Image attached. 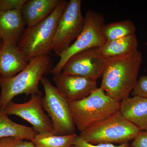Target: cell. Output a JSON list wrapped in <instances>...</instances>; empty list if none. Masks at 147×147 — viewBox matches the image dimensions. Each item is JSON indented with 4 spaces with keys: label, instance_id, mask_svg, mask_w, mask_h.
I'll return each instance as SVG.
<instances>
[{
    "label": "cell",
    "instance_id": "24",
    "mask_svg": "<svg viewBox=\"0 0 147 147\" xmlns=\"http://www.w3.org/2000/svg\"><path fill=\"white\" fill-rule=\"evenodd\" d=\"M130 147H147V131H139L133 139Z\"/></svg>",
    "mask_w": 147,
    "mask_h": 147
},
{
    "label": "cell",
    "instance_id": "12",
    "mask_svg": "<svg viewBox=\"0 0 147 147\" xmlns=\"http://www.w3.org/2000/svg\"><path fill=\"white\" fill-rule=\"evenodd\" d=\"M29 62L18 45L3 42L0 48V76L4 78L13 77L22 71Z\"/></svg>",
    "mask_w": 147,
    "mask_h": 147
},
{
    "label": "cell",
    "instance_id": "7",
    "mask_svg": "<svg viewBox=\"0 0 147 147\" xmlns=\"http://www.w3.org/2000/svg\"><path fill=\"white\" fill-rule=\"evenodd\" d=\"M40 83L45 92L42 98V107L52 121L53 134L64 136L76 134L69 103L45 76Z\"/></svg>",
    "mask_w": 147,
    "mask_h": 147
},
{
    "label": "cell",
    "instance_id": "2",
    "mask_svg": "<svg viewBox=\"0 0 147 147\" xmlns=\"http://www.w3.org/2000/svg\"><path fill=\"white\" fill-rule=\"evenodd\" d=\"M52 62L49 55L36 57L29 61L19 73L11 78L0 76V108L3 109L16 96L43 95L38 86L42 77L50 72Z\"/></svg>",
    "mask_w": 147,
    "mask_h": 147
},
{
    "label": "cell",
    "instance_id": "15",
    "mask_svg": "<svg viewBox=\"0 0 147 147\" xmlns=\"http://www.w3.org/2000/svg\"><path fill=\"white\" fill-rule=\"evenodd\" d=\"M60 0H27L21 10L27 27L41 22L52 13Z\"/></svg>",
    "mask_w": 147,
    "mask_h": 147
},
{
    "label": "cell",
    "instance_id": "16",
    "mask_svg": "<svg viewBox=\"0 0 147 147\" xmlns=\"http://www.w3.org/2000/svg\"><path fill=\"white\" fill-rule=\"evenodd\" d=\"M138 46L139 41L135 34L107 41L98 48L102 56L108 59L133 53L138 50Z\"/></svg>",
    "mask_w": 147,
    "mask_h": 147
},
{
    "label": "cell",
    "instance_id": "6",
    "mask_svg": "<svg viewBox=\"0 0 147 147\" xmlns=\"http://www.w3.org/2000/svg\"><path fill=\"white\" fill-rule=\"evenodd\" d=\"M84 17L85 25L82 32L71 46L59 55V61L50 70L53 76L61 72L66 63L73 55L91 48L101 47L107 42L102 31L105 24L103 15L88 10Z\"/></svg>",
    "mask_w": 147,
    "mask_h": 147
},
{
    "label": "cell",
    "instance_id": "11",
    "mask_svg": "<svg viewBox=\"0 0 147 147\" xmlns=\"http://www.w3.org/2000/svg\"><path fill=\"white\" fill-rule=\"evenodd\" d=\"M53 80L60 93L70 103L88 96L97 88L96 81L61 72Z\"/></svg>",
    "mask_w": 147,
    "mask_h": 147
},
{
    "label": "cell",
    "instance_id": "21",
    "mask_svg": "<svg viewBox=\"0 0 147 147\" xmlns=\"http://www.w3.org/2000/svg\"><path fill=\"white\" fill-rule=\"evenodd\" d=\"M71 147H130V146L128 143L118 145L105 143L93 144L84 141L79 136H77L74 140Z\"/></svg>",
    "mask_w": 147,
    "mask_h": 147
},
{
    "label": "cell",
    "instance_id": "19",
    "mask_svg": "<svg viewBox=\"0 0 147 147\" xmlns=\"http://www.w3.org/2000/svg\"><path fill=\"white\" fill-rule=\"evenodd\" d=\"M77 134L59 136L53 134H37L31 140L34 147H71Z\"/></svg>",
    "mask_w": 147,
    "mask_h": 147
},
{
    "label": "cell",
    "instance_id": "22",
    "mask_svg": "<svg viewBox=\"0 0 147 147\" xmlns=\"http://www.w3.org/2000/svg\"><path fill=\"white\" fill-rule=\"evenodd\" d=\"M132 96L147 98V76H140L134 90L131 93Z\"/></svg>",
    "mask_w": 147,
    "mask_h": 147
},
{
    "label": "cell",
    "instance_id": "9",
    "mask_svg": "<svg viewBox=\"0 0 147 147\" xmlns=\"http://www.w3.org/2000/svg\"><path fill=\"white\" fill-rule=\"evenodd\" d=\"M42 95H32L28 102L18 103L13 100L3 108L8 115H13L28 122L38 134H53V124L42 107Z\"/></svg>",
    "mask_w": 147,
    "mask_h": 147
},
{
    "label": "cell",
    "instance_id": "1",
    "mask_svg": "<svg viewBox=\"0 0 147 147\" xmlns=\"http://www.w3.org/2000/svg\"><path fill=\"white\" fill-rule=\"evenodd\" d=\"M143 56L139 50L108 58L101 76L100 88L117 102L128 98L138 81Z\"/></svg>",
    "mask_w": 147,
    "mask_h": 147
},
{
    "label": "cell",
    "instance_id": "20",
    "mask_svg": "<svg viewBox=\"0 0 147 147\" xmlns=\"http://www.w3.org/2000/svg\"><path fill=\"white\" fill-rule=\"evenodd\" d=\"M0 147H34L31 141L13 137L0 138Z\"/></svg>",
    "mask_w": 147,
    "mask_h": 147
},
{
    "label": "cell",
    "instance_id": "8",
    "mask_svg": "<svg viewBox=\"0 0 147 147\" xmlns=\"http://www.w3.org/2000/svg\"><path fill=\"white\" fill-rule=\"evenodd\" d=\"M82 1L70 0L58 21L51 51L59 56L69 48L81 33L85 25Z\"/></svg>",
    "mask_w": 147,
    "mask_h": 147
},
{
    "label": "cell",
    "instance_id": "26",
    "mask_svg": "<svg viewBox=\"0 0 147 147\" xmlns=\"http://www.w3.org/2000/svg\"><path fill=\"white\" fill-rule=\"evenodd\" d=\"M145 45H146V46H147V42H146V44H145Z\"/></svg>",
    "mask_w": 147,
    "mask_h": 147
},
{
    "label": "cell",
    "instance_id": "13",
    "mask_svg": "<svg viewBox=\"0 0 147 147\" xmlns=\"http://www.w3.org/2000/svg\"><path fill=\"white\" fill-rule=\"evenodd\" d=\"M26 26L21 11L0 9V38L3 42L18 45Z\"/></svg>",
    "mask_w": 147,
    "mask_h": 147
},
{
    "label": "cell",
    "instance_id": "25",
    "mask_svg": "<svg viewBox=\"0 0 147 147\" xmlns=\"http://www.w3.org/2000/svg\"><path fill=\"white\" fill-rule=\"evenodd\" d=\"M3 41L1 38H0V48H1V46L2 44Z\"/></svg>",
    "mask_w": 147,
    "mask_h": 147
},
{
    "label": "cell",
    "instance_id": "18",
    "mask_svg": "<svg viewBox=\"0 0 147 147\" xmlns=\"http://www.w3.org/2000/svg\"><path fill=\"white\" fill-rule=\"evenodd\" d=\"M102 31L107 41H110L135 34L136 28L132 21L125 20L105 24Z\"/></svg>",
    "mask_w": 147,
    "mask_h": 147
},
{
    "label": "cell",
    "instance_id": "23",
    "mask_svg": "<svg viewBox=\"0 0 147 147\" xmlns=\"http://www.w3.org/2000/svg\"><path fill=\"white\" fill-rule=\"evenodd\" d=\"M27 0H0V9L21 11Z\"/></svg>",
    "mask_w": 147,
    "mask_h": 147
},
{
    "label": "cell",
    "instance_id": "3",
    "mask_svg": "<svg viewBox=\"0 0 147 147\" xmlns=\"http://www.w3.org/2000/svg\"><path fill=\"white\" fill-rule=\"evenodd\" d=\"M68 3L66 0H60L47 18L34 26L25 29L18 46L29 61L36 57L48 55L51 51L58 21Z\"/></svg>",
    "mask_w": 147,
    "mask_h": 147
},
{
    "label": "cell",
    "instance_id": "5",
    "mask_svg": "<svg viewBox=\"0 0 147 147\" xmlns=\"http://www.w3.org/2000/svg\"><path fill=\"white\" fill-rule=\"evenodd\" d=\"M140 131L119 111L105 120L82 131L79 136L93 144L105 143L120 145L133 140Z\"/></svg>",
    "mask_w": 147,
    "mask_h": 147
},
{
    "label": "cell",
    "instance_id": "14",
    "mask_svg": "<svg viewBox=\"0 0 147 147\" xmlns=\"http://www.w3.org/2000/svg\"><path fill=\"white\" fill-rule=\"evenodd\" d=\"M119 112L140 131H147V98L133 96L122 100Z\"/></svg>",
    "mask_w": 147,
    "mask_h": 147
},
{
    "label": "cell",
    "instance_id": "10",
    "mask_svg": "<svg viewBox=\"0 0 147 147\" xmlns=\"http://www.w3.org/2000/svg\"><path fill=\"white\" fill-rule=\"evenodd\" d=\"M107 60L98 47L91 48L73 55L66 63L61 72L97 81L102 76Z\"/></svg>",
    "mask_w": 147,
    "mask_h": 147
},
{
    "label": "cell",
    "instance_id": "4",
    "mask_svg": "<svg viewBox=\"0 0 147 147\" xmlns=\"http://www.w3.org/2000/svg\"><path fill=\"white\" fill-rule=\"evenodd\" d=\"M72 119L80 132L119 111L120 102L98 88L87 97L69 103Z\"/></svg>",
    "mask_w": 147,
    "mask_h": 147
},
{
    "label": "cell",
    "instance_id": "17",
    "mask_svg": "<svg viewBox=\"0 0 147 147\" xmlns=\"http://www.w3.org/2000/svg\"><path fill=\"white\" fill-rule=\"evenodd\" d=\"M37 134L32 127L11 121L4 109L0 108V138L13 137L31 141Z\"/></svg>",
    "mask_w": 147,
    "mask_h": 147
}]
</instances>
